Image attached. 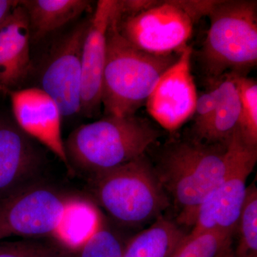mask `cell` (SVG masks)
Segmentation results:
<instances>
[{
  "label": "cell",
  "instance_id": "cell-1",
  "mask_svg": "<svg viewBox=\"0 0 257 257\" xmlns=\"http://www.w3.org/2000/svg\"><path fill=\"white\" fill-rule=\"evenodd\" d=\"M231 152L230 140L222 145L195 139L172 144L162 152L155 170L169 199L180 209L179 222L193 226L199 206L224 177Z\"/></svg>",
  "mask_w": 257,
  "mask_h": 257
},
{
  "label": "cell",
  "instance_id": "cell-2",
  "mask_svg": "<svg viewBox=\"0 0 257 257\" xmlns=\"http://www.w3.org/2000/svg\"><path fill=\"white\" fill-rule=\"evenodd\" d=\"M116 5L106 32L105 67L101 105L106 116H128L146 103L159 79L181 52L155 55L133 46L120 33Z\"/></svg>",
  "mask_w": 257,
  "mask_h": 257
},
{
  "label": "cell",
  "instance_id": "cell-3",
  "mask_svg": "<svg viewBox=\"0 0 257 257\" xmlns=\"http://www.w3.org/2000/svg\"><path fill=\"white\" fill-rule=\"evenodd\" d=\"M160 136L148 120L135 114L108 115L76 128L64 148L70 168L92 176L143 156Z\"/></svg>",
  "mask_w": 257,
  "mask_h": 257
},
{
  "label": "cell",
  "instance_id": "cell-4",
  "mask_svg": "<svg viewBox=\"0 0 257 257\" xmlns=\"http://www.w3.org/2000/svg\"><path fill=\"white\" fill-rule=\"evenodd\" d=\"M208 17L199 57L209 84L227 73L247 75L257 62L256 0H215Z\"/></svg>",
  "mask_w": 257,
  "mask_h": 257
},
{
  "label": "cell",
  "instance_id": "cell-5",
  "mask_svg": "<svg viewBox=\"0 0 257 257\" xmlns=\"http://www.w3.org/2000/svg\"><path fill=\"white\" fill-rule=\"evenodd\" d=\"M90 187L99 205L124 224L157 219L170 204L155 167L145 155L90 176Z\"/></svg>",
  "mask_w": 257,
  "mask_h": 257
},
{
  "label": "cell",
  "instance_id": "cell-6",
  "mask_svg": "<svg viewBox=\"0 0 257 257\" xmlns=\"http://www.w3.org/2000/svg\"><path fill=\"white\" fill-rule=\"evenodd\" d=\"M215 0H161L150 9L121 16L120 33L139 50L155 55L179 53L188 46L194 27Z\"/></svg>",
  "mask_w": 257,
  "mask_h": 257
},
{
  "label": "cell",
  "instance_id": "cell-7",
  "mask_svg": "<svg viewBox=\"0 0 257 257\" xmlns=\"http://www.w3.org/2000/svg\"><path fill=\"white\" fill-rule=\"evenodd\" d=\"M81 198L40 180L0 197V240L55 238L66 214Z\"/></svg>",
  "mask_w": 257,
  "mask_h": 257
},
{
  "label": "cell",
  "instance_id": "cell-8",
  "mask_svg": "<svg viewBox=\"0 0 257 257\" xmlns=\"http://www.w3.org/2000/svg\"><path fill=\"white\" fill-rule=\"evenodd\" d=\"M89 20L80 22L59 39L40 72V87L57 103L62 116L81 111L82 55Z\"/></svg>",
  "mask_w": 257,
  "mask_h": 257
},
{
  "label": "cell",
  "instance_id": "cell-9",
  "mask_svg": "<svg viewBox=\"0 0 257 257\" xmlns=\"http://www.w3.org/2000/svg\"><path fill=\"white\" fill-rule=\"evenodd\" d=\"M192 56L188 45L161 76L145 103L150 116L167 130H176L194 115L198 94Z\"/></svg>",
  "mask_w": 257,
  "mask_h": 257
},
{
  "label": "cell",
  "instance_id": "cell-10",
  "mask_svg": "<svg viewBox=\"0 0 257 257\" xmlns=\"http://www.w3.org/2000/svg\"><path fill=\"white\" fill-rule=\"evenodd\" d=\"M13 116L19 127L69 166L62 138L60 106L40 87L10 90Z\"/></svg>",
  "mask_w": 257,
  "mask_h": 257
},
{
  "label": "cell",
  "instance_id": "cell-11",
  "mask_svg": "<svg viewBox=\"0 0 257 257\" xmlns=\"http://www.w3.org/2000/svg\"><path fill=\"white\" fill-rule=\"evenodd\" d=\"M40 145L14 119L0 117V197L39 180L47 162Z\"/></svg>",
  "mask_w": 257,
  "mask_h": 257
},
{
  "label": "cell",
  "instance_id": "cell-12",
  "mask_svg": "<svg viewBox=\"0 0 257 257\" xmlns=\"http://www.w3.org/2000/svg\"><path fill=\"white\" fill-rule=\"evenodd\" d=\"M117 0H99L89 19L83 43L82 101L80 113L92 116L100 109L105 67L106 32Z\"/></svg>",
  "mask_w": 257,
  "mask_h": 257
},
{
  "label": "cell",
  "instance_id": "cell-13",
  "mask_svg": "<svg viewBox=\"0 0 257 257\" xmlns=\"http://www.w3.org/2000/svg\"><path fill=\"white\" fill-rule=\"evenodd\" d=\"M230 142L232 152L227 170L209 197L215 208L217 227L234 234L246 197V181L256 165L257 147L244 143L238 127Z\"/></svg>",
  "mask_w": 257,
  "mask_h": 257
},
{
  "label": "cell",
  "instance_id": "cell-14",
  "mask_svg": "<svg viewBox=\"0 0 257 257\" xmlns=\"http://www.w3.org/2000/svg\"><path fill=\"white\" fill-rule=\"evenodd\" d=\"M31 34L20 4L0 25V85L11 90L28 77L32 67Z\"/></svg>",
  "mask_w": 257,
  "mask_h": 257
},
{
  "label": "cell",
  "instance_id": "cell-15",
  "mask_svg": "<svg viewBox=\"0 0 257 257\" xmlns=\"http://www.w3.org/2000/svg\"><path fill=\"white\" fill-rule=\"evenodd\" d=\"M31 41L38 42L81 16L90 7L87 0H23Z\"/></svg>",
  "mask_w": 257,
  "mask_h": 257
},
{
  "label": "cell",
  "instance_id": "cell-16",
  "mask_svg": "<svg viewBox=\"0 0 257 257\" xmlns=\"http://www.w3.org/2000/svg\"><path fill=\"white\" fill-rule=\"evenodd\" d=\"M219 98L210 121L195 140L208 144L226 145L238 127L240 101L237 89L231 73L216 81Z\"/></svg>",
  "mask_w": 257,
  "mask_h": 257
},
{
  "label": "cell",
  "instance_id": "cell-17",
  "mask_svg": "<svg viewBox=\"0 0 257 257\" xmlns=\"http://www.w3.org/2000/svg\"><path fill=\"white\" fill-rule=\"evenodd\" d=\"M187 234L160 216L126 243L124 257H169Z\"/></svg>",
  "mask_w": 257,
  "mask_h": 257
},
{
  "label": "cell",
  "instance_id": "cell-18",
  "mask_svg": "<svg viewBox=\"0 0 257 257\" xmlns=\"http://www.w3.org/2000/svg\"><path fill=\"white\" fill-rule=\"evenodd\" d=\"M102 221L94 203L82 197L66 214L55 238L69 251H77Z\"/></svg>",
  "mask_w": 257,
  "mask_h": 257
},
{
  "label": "cell",
  "instance_id": "cell-19",
  "mask_svg": "<svg viewBox=\"0 0 257 257\" xmlns=\"http://www.w3.org/2000/svg\"><path fill=\"white\" fill-rule=\"evenodd\" d=\"M233 233L216 229L194 237L184 236L169 257H221L231 248Z\"/></svg>",
  "mask_w": 257,
  "mask_h": 257
},
{
  "label": "cell",
  "instance_id": "cell-20",
  "mask_svg": "<svg viewBox=\"0 0 257 257\" xmlns=\"http://www.w3.org/2000/svg\"><path fill=\"white\" fill-rule=\"evenodd\" d=\"M240 101L238 128L248 146L257 147V84L247 75L231 73Z\"/></svg>",
  "mask_w": 257,
  "mask_h": 257
},
{
  "label": "cell",
  "instance_id": "cell-21",
  "mask_svg": "<svg viewBox=\"0 0 257 257\" xmlns=\"http://www.w3.org/2000/svg\"><path fill=\"white\" fill-rule=\"evenodd\" d=\"M236 230L239 239L234 257H257V188L254 182L247 187Z\"/></svg>",
  "mask_w": 257,
  "mask_h": 257
},
{
  "label": "cell",
  "instance_id": "cell-22",
  "mask_svg": "<svg viewBox=\"0 0 257 257\" xmlns=\"http://www.w3.org/2000/svg\"><path fill=\"white\" fill-rule=\"evenodd\" d=\"M125 248L126 244L102 221L76 252L77 257H124Z\"/></svg>",
  "mask_w": 257,
  "mask_h": 257
},
{
  "label": "cell",
  "instance_id": "cell-23",
  "mask_svg": "<svg viewBox=\"0 0 257 257\" xmlns=\"http://www.w3.org/2000/svg\"><path fill=\"white\" fill-rule=\"evenodd\" d=\"M209 88L205 92L198 95L194 115V132L195 139L200 135L210 121L215 110L219 98V89L216 82L209 84Z\"/></svg>",
  "mask_w": 257,
  "mask_h": 257
},
{
  "label": "cell",
  "instance_id": "cell-24",
  "mask_svg": "<svg viewBox=\"0 0 257 257\" xmlns=\"http://www.w3.org/2000/svg\"><path fill=\"white\" fill-rule=\"evenodd\" d=\"M55 249L35 241H15L0 244V257H48Z\"/></svg>",
  "mask_w": 257,
  "mask_h": 257
},
{
  "label": "cell",
  "instance_id": "cell-25",
  "mask_svg": "<svg viewBox=\"0 0 257 257\" xmlns=\"http://www.w3.org/2000/svg\"><path fill=\"white\" fill-rule=\"evenodd\" d=\"M158 0H118V8L121 16L135 15L150 9Z\"/></svg>",
  "mask_w": 257,
  "mask_h": 257
},
{
  "label": "cell",
  "instance_id": "cell-26",
  "mask_svg": "<svg viewBox=\"0 0 257 257\" xmlns=\"http://www.w3.org/2000/svg\"><path fill=\"white\" fill-rule=\"evenodd\" d=\"M18 3L19 1L15 0H0V25L18 6Z\"/></svg>",
  "mask_w": 257,
  "mask_h": 257
},
{
  "label": "cell",
  "instance_id": "cell-27",
  "mask_svg": "<svg viewBox=\"0 0 257 257\" xmlns=\"http://www.w3.org/2000/svg\"><path fill=\"white\" fill-rule=\"evenodd\" d=\"M48 257H70L67 253L62 252L60 250L56 249Z\"/></svg>",
  "mask_w": 257,
  "mask_h": 257
},
{
  "label": "cell",
  "instance_id": "cell-28",
  "mask_svg": "<svg viewBox=\"0 0 257 257\" xmlns=\"http://www.w3.org/2000/svg\"><path fill=\"white\" fill-rule=\"evenodd\" d=\"M221 257H234V251H233V250H230L229 251H228L227 253H225L224 256H222Z\"/></svg>",
  "mask_w": 257,
  "mask_h": 257
},
{
  "label": "cell",
  "instance_id": "cell-29",
  "mask_svg": "<svg viewBox=\"0 0 257 257\" xmlns=\"http://www.w3.org/2000/svg\"><path fill=\"white\" fill-rule=\"evenodd\" d=\"M10 89H6L3 86L0 85V93H4V94H8V92H9Z\"/></svg>",
  "mask_w": 257,
  "mask_h": 257
}]
</instances>
